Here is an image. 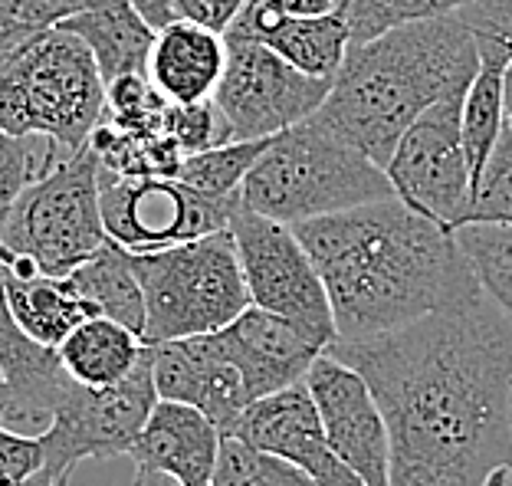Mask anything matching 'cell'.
Here are the masks:
<instances>
[{"label": "cell", "instance_id": "2", "mask_svg": "<svg viewBox=\"0 0 512 486\" xmlns=\"http://www.w3.org/2000/svg\"><path fill=\"white\" fill-rule=\"evenodd\" d=\"M293 230L322 276L335 342L375 339L483 293L457 234L398 194Z\"/></svg>", "mask_w": 512, "mask_h": 486}, {"label": "cell", "instance_id": "38", "mask_svg": "<svg viewBox=\"0 0 512 486\" xmlns=\"http://www.w3.org/2000/svg\"><path fill=\"white\" fill-rule=\"evenodd\" d=\"M135 486H181V483L174 480V477H168V473H158V470H138Z\"/></svg>", "mask_w": 512, "mask_h": 486}, {"label": "cell", "instance_id": "4", "mask_svg": "<svg viewBox=\"0 0 512 486\" xmlns=\"http://www.w3.org/2000/svg\"><path fill=\"white\" fill-rule=\"evenodd\" d=\"M106 112V83L89 46L63 27L0 30V129L50 135L66 152L89 142Z\"/></svg>", "mask_w": 512, "mask_h": 486}, {"label": "cell", "instance_id": "12", "mask_svg": "<svg viewBox=\"0 0 512 486\" xmlns=\"http://www.w3.org/2000/svg\"><path fill=\"white\" fill-rule=\"evenodd\" d=\"M237 198L220 201L181 178L99 175V211L106 234L128 253L165 250L230 227Z\"/></svg>", "mask_w": 512, "mask_h": 486}, {"label": "cell", "instance_id": "6", "mask_svg": "<svg viewBox=\"0 0 512 486\" xmlns=\"http://www.w3.org/2000/svg\"><path fill=\"white\" fill-rule=\"evenodd\" d=\"M132 266L145 296L142 339L148 345L217 332L250 306L230 227L165 250L132 253Z\"/></svg>", "mask_w": 512, "mask_h": 486}, {"label": "cell", "instance_id": "22", "mask_svg": "<svg viewBox=\"0 0 512 486\" xmlns=\"http://www.w3.org/2000/svg\"><path fill=\"white\" fill-rule=\"evenodd\" d=\"M4 263V260H0ZM4 283H7V303L20 329L43 345L60 349L63 339L73 332L79 322L99 316L92 303L69 286L66 276H46L33 270L23 260L4 263Z\"/></svg>", "mask_w": 512, "mask_h": 486}, {"label": "cell", "instance_id": "24", "mask_svg": "<svg viewBox=\"0 0 512 486\" xmlns=\"http://www.w3.org/2000/svg\"><path fill=\"white\" fill-rule=\"evenodd\" d=\"M480 46V66L463 96V148H467V161L473 171V181L490 158L493 145L499 142V132L506 125L503 115V83L506 69L512 63V50L503 40H476Z\"/></svg>", "mask_w": 512, "mask_h": 486}, {"label": "cell", "instance_id": "32", "mask_svg": "<svg viewBox=\"0 0 512 486\" xmlns=\"http://www.w3.org/2000/svg\"><path fill=\"white\" fill-rule=\"evenodd\" d=\"M37 470H43L40 437L17 434L0 424V486H20Z\"/></svg>", "mask_w": 512, "mask_h": 486}, {"label": "cell", "instance_id": "11", "mask_svg": "<svg viewBox=\"0 0 512 486\" xmlns=\"http://www.w3.org/2000/svg\"><path fill=\"white\" fill-rule=\"evenodd\" d=\"M463 96H447L407 125L384 165L394 194L417 214L457 230L467 217L473 171L463 148Z\"/></svg>", "mask_w": 512, "mask_h": 486}, {"label": "cell", "instance_id": "9", "mask_svg": "<svg viewBox=\"0 0 512 486\" xmlns=\"http://www.w3.org/2000/svg\"><path fill=\"white\" fill-rule=\"evenodd\" d=\"M227 63L214 89V106L227 122L230 142L273 138L312 119L332 89V79L309 76L276 56L270 46L240 33H224Z\"/></svg>", "mask_w": 512, "mask_h": 486}, {"label": "cell", "instance_id": "15", "mask_svg": "<svg viewBox=\"0 0 512 486\" xmlns=\"http://www.w3.org/2000/svg\"><path fill=\"white\" fill-rule=\"evenodd\" d=\"M214 335L224 355L237 365L250 404L273 391L299 385L312 362L329 349L322 335L253 303Z\"/></svg>", "mask_w": 512, "mask_h": 486}, {"label": "cell", "instance_id": "16", "mask_svg": "<svg viewBox=\"0 0 512 486\" xmlns=\"http://www.w3.org/2000/svg\"><path fill=\"white\" fill-rule=\"evenodd\" d=\"M151 375L158 398L178 401L207 414L220 434L234 431L237 418L250 404L237 365L217 345V335H188L151 345Z\"/></svg>", "mask_w": 512, "mask_h": 486}, {"label": "cell", "instance_id": "3", "mask_svg": "<svg viewBox=\"0 0 512 486\" xmlns=\"http://www.w3.org/2000/svg\"><path fill=\"white\" fill-rule=\"evenodd\" d=\"M476 66L480 46L457 14L401 23L348 43L312 119L384 168L407 125L434 102L467 92Z\"/></svg>", "mask_w": 512, "mask_h": 486}, {"label": "cell", "instance_id": "18", "mask_svg": "<svg viewBox=\"0 0 512 486\" xmlns=\"http://www.w3.org/2000/svg\"><path fill=\"white\" fill-rule=\"evenodd\" d=\"M224 434L197 408L158 398L128 457L135 470L168 473L181 486H211Z\"/></svg>", "mask_w": 512, "mask_h": 486}, {"label": "cell", "instance_id": "10", "mask_svg": "<svg viewBox=\"0 0 512 486\" xmlns=\"http://www.w3.org/2000/svg\"><path fill=\"white\" fill-rule=\"evenodd\" d=\"M230 234L237 243L250 303L299 322L332 345L335 319L329 296H325L322 276L309 250L296 237L293 224L263 217L237 201L234 214H230Z\"/></svg>", "mask_w": 512, "mask_h": 486}, {"label": "cell", "instance_id": "39", "mask_svg": "<svg viewBox=\"0 0 512 486\" xmlns=\"http://www.w3.org/2000/svg\"><path fill=\"white\" fill-rule=\"evenodd\" d=\"M503 115H506V129L512 132V63L506 69V83H503Z\"/></svg>", "mask_w": 512, "mask_h": 486}, {"label": "cell", "instance_id": "28", "mask_svg": "<svg viewBox=\"0 0 512 486\" xmlns=\"http://www.w3.org/2000/svg\"><path fill=\"white\" fill-rule=\"evenodd\" d=\"M270 138H256V142H224L207 152L188 155L181 161L178 178L191 184L201 194L230 201L240 194V184L247 178V171L256 165V158L263 155V148Z\"/></svg>", "mask_w": 512, "mask_h": 486}, {"label": "cell", "instance_id": "36", "mask_svg": "<svg viewBox=\"0 0 512 486\" xmlns=\"http://www.w3.org/2000/svg\"><path fill=\"white\" fill-rule=\"evenodd\" d=\"M138 14H142L151 27L155 30H161V27H168L171 20H178L174 17V7H171V0H128Z\"/></svg>", "mask_w": 512, "mask_h": 486}, {"label": "cell", "instance_id": "8", "mask_svg": "<svg viewBox=\"0 0 512 486\" xmlns=\"http://www.w3.org/2000/svg\"><path fill=\"white\" fill-rule=\"evenodd\" d=\"M155 404L158 391L151 375V345H145L138 365L115 385L89 388L73 378L63 398L56 401L50 427L40 434L43 470L56 486H69V473L83 460L128 457Z\"/></svg>", "mask_w": 512, "mask_h": 486}, {"label": "cell", "instance_id": "13", "mask_svg": "<svg viewBox=\"0 0 512 486\" xmlns=\"http://www.w3.org/2000/svg\"><path fill=\"white\" fill-rule=\"evenodd\" d=\"M319 411L332 450L368 486H388L391 441L378 398L362 372L345 365L332 352H322L302 378Z\"/></svg>", "mask_w": 512, "mask_h": 486}, {"label": "cell", "instance_id": "14", "mask_svg": "<svg viewBox=\"0 0 512 486\" xmlns=\"http://www.w3.org/2000/svg\"><path fill=\"white\" fill-rule=\"evenodd\" d=\"M230 434L289 460L316 486H368L332 450L316 404L302 381L247 404Z\"/></svg>", "mask_w": 512, "mask_h": 486}, {"label": "cell", "instance_id": "26", "mask_svg": "<svg viewBox=\"0 0 512 486\" xmlns=\"http://www.w3.org/2000/svg\"><path fill=\"white\" fill-rule=\"evenodd\" d=\"M453 234L483 293L512 316V224H463Z\"/></svg>", "mask_w": 512, "mask_h": 486}, {"label": "cell", "instance_id": "23", "mask_svg": "<svg viewBox=\"0 0 512 486\" xmlns=\"http://www.w3.org/2000/svg\"><path fill=\"white\" fill-rule=\"evenodd\" d=\"M145 345L148 342L142 335L125 329L122 322L92 316L66 335L60 345V358L63 368L79 385L106 388L132 372L138 358L145 355Z\"/></svg>", "mask_w": 512, "mask_h": 486}, {"label": "cell", "instance_id": "19", "mask_svg": "<svg viewBox=\"0 0 512 486\" xmlns=\"http://www.w3.org/2000/svg\"><path fill=\"white\" fill-rule=\"evenodd\" d=\"M227 33H240V37L270 46L289 66L325 79L335 76V69L345 60L348 43H352V33L335 10L319 17H293L260 7L256 0H247V7L240 10Z\"/></svg>", "mask_w": 512, "mask_h": 486}, {"label": "cell", "instance_id": "30", "mask_svg": "<svg viewBox=\"0 0 512 486\" xmlns=\"http://www.w3.org/2000/svg\"><path fill=\"white\" fill-rule=\"evenodd\" d=\"M463 4L467 0H339L335 14L345 20L352 43H362L401 23L457 14Z\"/></svg>", "mask_w": 512, "mask_h": 486}, {"label": "cell", "instance_id": "5", "mask_svg": "<svg viewBox=\"0 0 512 486\" xmlns=\"http://www.w3.org/2000/svg\"><path fill=\"white\" fill-rule=\"evenodd\" d=\"M384 168L316 119L273 135L247 171L237 201L283 224L339 214L348 207L391 198Z\"/></svg>", "mask_w": 512, "mask_h": 486}, {"label": "cell", "instance_id": "7", "mask_svg": "<svg viewBox=\"0 0 512 486\" xmlns=\"http://www.w3.org/2000/svg\"><path fill=\"white\" fill-rule=\"evenodd\" d=\"M102 165L86 142L20 194L0 234V260H23L46 276H69L109 243L99 211Z\"/></svg>", "mask_w": 512, "mask_h": 486}, {"label": "cell", "instance_id": "33", "mask_svg": "<svg viewBox=\"0 0 512 486\" xmlns=\"http://www.w3.org/2000/svg\"><path fill=\"white\" fill-rule=\"evenodd\" d=\"M83 7L86 0H7L10 27H23V30L60 27L63 20H69Z\"/></svg>", "mask_w": 512, "mask_h": 486}, {"label": "cell", "instance_id": "42", "mask_svg": "<svg viewBox=\"0 0 512 486\" xmlns=\"http://www.w3.org/2000/svg\"><path fill=\"white\" fill-rule=\"evenodd\" d=\"M509 424H512V395H509Z\"/></svg>", "mask_w": 512, "mask_h": 486}, {"label": "cell", "instance_id": "17", "mask_svg": "<svg viewBox=\"0 0 512 486\" xmlns=\"http://www.w3.org/2000/svg\"><path fill=\"white\" fill-rule=\"evenodd\" d=\"M0 372L7 398L0 404V424L17 434L40 437L50 427L56 401L63 398L73 375L63 368L60 349L30 339L7 303L4 263H0Z\"/></svg>", "mask_w": 512, "mask_h": 486}, {"label": "cell", "instance_id": "20", "mask_svg": "<svg viewBox=\"0 0 512 486\" xmlns=\"http://www.w3.org/2000/svg\"><path fill=\"white\" fill-rule=\"evenodd\" d=\"M227 63L224 33L197 27L188 20H171L155 33L148 53V79L168 102H204L214 96Z\"/></svg>", "mask_w": 512, "mask_h": 486}, {"label": "cell", "instance_id": "25", "mask_svg": "<svg viewBox=\"0 0 512 486\" xmlns=\"http://www.w3.org/2000/svg\"><path fill=\"white\" fill-rule=\"evenodd\" d=\"M66 280L86 303H92L99 316L115 319L125 329L145 335V296L142 286H138L132 253L122 250L119 243L109 240L96 257L76 266Z\"/></svg>", "mask_w": 512, "mask_h": 486}, {"label": "cell", "instance_id": "34", "mask_svg": "<svg viewBox=\"0 0 512 486\" xmlns=\"http://www.w3.org/2000/svg\"><path fill=\"white\" fill-rule=\"evenodd\" d=\"M174 17L207 27L214 33H227L230 23L237 20V14L247 7V0H171Z\"/></svg>", "mask_w": 512, "mask_h": 486}, {"label": "cell", "instance_id": "37", "mask_svg": "<svg viewBox=\"0 0 512 486\" xmlns=\"http://www.w3.org/2000/svg\"><path fill=\"white\" fill-rule=\"evenodd\" d=\"M483 486H512V454L499 467L490 470V477L483 480Z\"/></svg>", "mask_w": 512, "mask_h": 486}, {"label": "cell", "instance_id": "27", "mask_svg": "<svg viewBox=\"0 0 512 486\" xmlns=\"http://www.w3.org/2000/svg\"><path fill=\"white\" fill-rule=\"evenodd\" d=\"M63 155L69 152L50 135H10L0 129V234L20 194L53 171Z\"/></svg>", "mask_w": 512, "mask_h": 486}, {"label": "cell", "instance_id": "1", "mask_svg": "<svg viewBox=\"0 0 512 486\" xmlns=\"http://www.w3.org/2000/svg\"><path fill=\"white\" fill-rule=\"evenodd\" d=\"M325 352L375 391L391 441L388 486H483L512 454V316L486 293Z\"/></svg>", "mask_w": 512, "mask_h": 486}, {"label": "cell", "instance_id": "40", "mask_svg": "<svg viewBox=\"0 0 512 486\" xmlns=\"http://www.w3.org/2000/svg\"><path fill=\"white\" fill-rule=\"evenodd\" d=\"M10 27V10H7V0H0V30Z\"/></svg>", "mask_w": 512, "mask_h": 486}, {"label": "cell", "instance_id": "41", "mask_svg": "<svg viewBox=\"0 0 512 486\" xmlns=\"http://www.w3.org/2000/svg\"><path fill=\"white\" fill-rule=\"evenodd\" d=\"M7 398V381H4V372H0V404Z\"/></svg>", "mask_w": 512, "mask_h": 486}, {"label": "cell", "instance_id": "35", "mask_svg": "<svg viewBox=\"0 0 512 486\" xmlns=\"http://www.w3.org/2000/svg\"><path fill=\"white\" fill-rule=\"evenodd\" d=\"M260 7H270L276 14H293V17H319L332 14L339 0H256Z\"/></svg>", "mask_w": 512, "mask_h": 486}, {"label": "cell", "instance_id": "29", "mask_svg": "<svg viewBox=\"0 0 512 486\" xmlns=\"http://www.w3.org/2000/svg\"><path fill=\"white\" fill-rule=\"evenodd\" d=\"M211 486H316L289 460L227 434L220 441Z\"/></svg>", "mask_w": 512, "mask_h": 486}, {"label": "cell", "instance_id": "31", "mask_svg": "<svg viewBox=\"0 0 512 486\" xmlns=\"http://www.w3.org/2000/svg\"><path fill=\"white\" fill-rule=\"evenodd\" d=\"M463 224H512V132L506 125L490 158H486L480 178L473 181Z\"/></svg>", "mask_w": 512, "mask_h": 486}, {"label": "cell", "instance_id": "21", "mask_svg": "<svg viewBox=\"0 0 512 486\" xmlns=\"http://www.w3.org/2000/svg\"><path fill=\"white\" fill-rule=\"evenodd\" d=\"M60 27L76 33L89 46L102 83L128 73L148 76V53L158 30L128 0H86V7L76 10Z\"/></svg>", "mask_w": 512, "mask_h": 486}]
</instances>
